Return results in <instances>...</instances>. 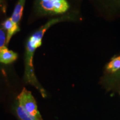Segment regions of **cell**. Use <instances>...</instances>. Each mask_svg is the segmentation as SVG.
Returning <instances> with one entry per match:
<instances>
[{"label": "cell", "instance_id": "obj_9", "mask_svg": "<svg viewBox=\"0 0 120 120\" xmlns=\"http://www.w3.org/2000/svg\"><path fill=\"white\" fill-rule=\"evenodd\" d=\"M113 1L115 4L120 6V0H113Z\"/></svg>", "mask_w": 120, "mask_h": 120}, {"label": "cell", "instance_id": "obj_3", "mask_svg": "<svg viewBox=\"0 0 120 120\" xmlns=\"http://www.w3.org/2000/svg\"><path fill=\"white\" fill-rule=\"evenodd\" d=\"M64 0H39V4L44 12L59 13Z\"/></svg>", "mask_w": 120, "mask_h": 120}, {"label": "cell", "instance_id": "obj_1", "mask_svg": "<svg viewBox=\"0 0 120 120\" xmlns=\"http://www.w3.org/2000/svg\"><path fill=\"white\" fill-rule=\"evenodd\" d=\"M62 19L63 18H59V19H52L49 21L46 25H45L40 29H39V30L34 33L32 36H31L28 40L26 45L25 72L24 79L27 83H30V85L35 87L40 91L43 97H46L47 95H46V91L40 85L36 77L32 62L33 57H34L36 49L37 48L40 47L42 44V40L45 32L52 25L57 22L61 21Z\"/></svg>", "mask_w": 120, "mask_h": 120}, {"label": "cell", "instance_id": "obj_8", "mask_svg": "<svg viewBox=\"0 0 120 120\" xmlns=\"http://www.w3.org/2000/svg\"><path fill=\"white\" fill-rule=\"evenodd\" d=\"M6 38L4 31L0 28V49L5 47L6 45Z\"/></svg>", "mask_w": 120, "mask_h": 120}, {"label": "cell", "instance_id": "obj_2", "mask_svg": "<svg viewBox=\"0 0 120 120\" xmlns=\"http://www.w3.org/2000/svg\"><path fill=\"white\" fill-rule=\"evenodd\" d=\"M13 112L19 120H43L34 97L30 91L19 94L12 107Z\"/></svg>", "mask_w": 120, "mask_h": 120}, {"label": "cell", "instance_id": "obj_10", "mask_svg": "<svg viewBox=\"0 0 120 120\" xmlns=\"http://www.w3.org/2000/svg\"><path fill=\"white\" fill-rule=\"evenodd\" d=\"M2 0H0V5H1V4H2Z\"/></svg>", "mask_w": 120, "mask_h": 120}, {"label": "cell", "instance_id": "obj_7", "mask_svg": "<svg viewBox=\"0 0 120 120\" xmlns=\"http://www.w3.org/2000/svg\"><path fill=\"white\" fill-rule=\"evenodd\" d=\"M106 70L108 72L114 73L120 70V56L114 57L107 64Z\"/></svg>", "mask_w": 120, "mask_h": 120}, {"label": "cell", "instance_id": "obj_4", "mask_svg": "<svg viewBox=\"0 0 120 120\" xmlns=\"http://www.w3.org/2000/svg\"><path fill=\"white\" fill-rule=\"evenodd\" d=\"M17 58V55L6 47L0 49V62L9 64L13 62Z\"/></svg>", "mask_w": 120, "mask_h": 120}, {"label": "cell", "instance_id": "obj_5", "mask_svg": "<svg viewBox=\"0 0 120 120\" xmlns=\"http://www.w3.org/2000/svg\"><path fill=\"white\" fill-rule=\"evenodd\" d=\"M26 0H19L17 4L15 6L13 14L12 15L11 19L13 24L16 26H19L18 23L21 19L22 12H23V7Z\"/></svg>", "mask_w": 120, "mask_h": 120}, {"label": "cell", "instance_id": "obj_6", "mask_svg": "<svg viewBox=\"0 0 120 120\" xmlns=\"http://www.w3.org/2000/svg\"><path fill=\"white\" fill-rule=\"evenodd\" d=\"M3 27L5 30H7V38H6V45L8 44L11 40V37L15 33L19 30V26H16L13 24L11 18L6 19V20L3 23Z\"/></svg>", "mask_w": 120, "mask_h": 120}]
</instances>
